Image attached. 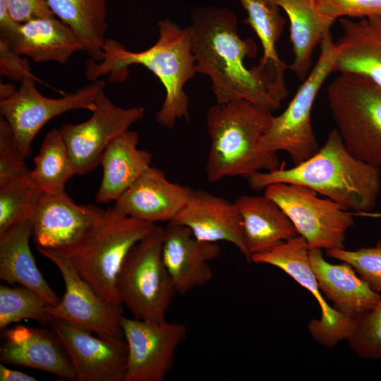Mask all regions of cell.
<instances>
[{
    "instance_id": "obj_1",
    "label": "cell",
    "mask_w": 381,
    "mask_h": 381,
    "mask_svg": "<svg viewBox=\"0 0 381 381\" xmlns=\"http://www.w3.org/2000/svg\"><path fill=\"white\" fill-rule=\"evenodd\" d=\"M188 26L197 73L209 77L217 104L243 99L271 111L278 101L266 77L256 66L248 68L246 58H253L257 47L238 32L236 14L214 6L194 8Z\"/></svg>"
},
{
    "instance_id": "obj_2",
    "label": "cell",
    "mask_w": 381,
    "mask_h": 381,
    "mask_svg": "<svg viewBox=\"0 0 381 381\" xmlns=\"http://www.w3.org/2000/svg\"><path fill=\"white\" fill-rule=\"evenodd\" d=\"M157 25V42L143 51L132 52L115 40H107L102 59L88 60L85 74L92 82L108 74L111 79L121 81L126 78L129 66H145L158 78L165 90L164 100L155 120L172 128L178 120L189 119L184 86L197 73L195 61L189 27L182 28L169 19L159 20Z\"/></svg>"
},
{
    "instance_id": "obj_3",
    "label": "cell",
    "mask_w": 381,
    "mask_h": 381,
    "mask_svg": "<svg viewBox=\"0 0 381 381\" xmlns=\"http://www.w3.org/2000/svg\"><path fill=\"white\" fill-rule=\"evenodd\" d=\"M247 179L255 191L278 183L306 186L356 212L373 210L381 190V169L353 157L336 128L328 133L318 152L301 163L258 171Z\"/></svg>"
},
{
    "instance_id": "obj_4",
    "label": "cell",
    "mask_w": 381,
    "mask_h": 381,
    "mask_svg": "<svg viewBox=\"0 0 381 381\" xmlns=\"http://www.w3.org/2000/svg\"><path fill=\"white\" fill-rule=\"evenodd\" d=\"M272 111L239 99L211 106L205 116L210 145L205 164L207 180L248 178L263 170L281 167L277 154L260 152V140L268 128Z\"/></svg>"
},
{
    "instance_id": "obj_5",
    "label": "cell",
    "mask_w": 381,
    "mask_h": 381,
    "mask_svg": "<svg viewBox=\"0 0 381 381\" xmlns=\"http://www.w3.org/2000/svg\"><path fill=\"white\" fill-rule=\"evenodd\" d=\"M327 98L349 152L381 169V87L361 75L339 73L328 87Z\"/></svg>"
},
{
    "instance_id": "obj_6",
    "label": "cell",
    "mask_w": 381,
    "mask_h": 381,
    "mask_svg": "<svg viewBox=\"0 0 381 381\" xmlns=\"http://www.w3.org/2000/svg\"><path fill=\"white\" fill-rule=\"evenodd\" d=\"M164 236V227L155 225L131 248L117 275L119 298L135 319L165 320L176 294L163 260Z\"/></svg>"
},
{
    "instance_id": "obj_7",
    "label": "cell",
    "mask_w": 381,
    "mask_h": 381,
    "mask_svg": "<svg viewBox=\"0 0 381 381\" xmlns=\"http://www.w3.org/2000/svg\"><path fill=\"white\" fill-rule=\"evenodd\" d=\"M155 225L110 207L90 240L68 259L98 294L112 304L123 305L116 289L119 272L131 248Z\"/></svg>"
},
{
    "instance_id": "obj_8",
    "label": "cell",
    "mask_w": 381,
    "mask_h": 381,
    "mask_svg": "<svg viewBox=\"0 0 381 381\" xmlns=\"http://www.w3.org/2000/svg\"><path fill=\"white\" fill-rule=\"evenodd\" d=\"M320 47L317 63L285 110L272 116L259 144L263 153L286 152L294 165L310 158L320 148L312 126V108L319 90L333 72L337 53L331 33L325 36Z\"/></svg>"
},
{
    "instance_id": "obj_9",
    "label": "cell",
    "mask_w": 381,
    "mask_h": 381,
    "mask_svg": "<svg viewBox=\"0 0 381 381\" xmlns=\"http://www.w3.org/2000/svg\"><path fill=\"white\" fill-rule=\"evenodd\" d=\"M317 193L301 185L278 183L267 186L264 194L284 212L310 249L343 248L346 233L354 224L353 215Z\"/></svg>"
},
{
    "instance_id": "obj_10",
    "label": "cell",
    "mask_w": 381,
    "mask_h": 381,
    "mask_svg": "<svg viewBox=\"0 0 381 381\" xmlns=\"http://www.w3.org/2000/svg\"><path fill=\"white\" fill-rule=\"evenodd\" d=\"M36 81L34 75L25 77L11 96L0 99L1 116L9 124L16 145L25 159L31 153L35 136L48 121L71 110L92 111L97 95L105 87L103 80H97L73 93L49 98L37 89Z\"/></svg>"
},
{
    "instance_id": "obj_11",
    "label": "cell",
    "mask_w": 381,
    "mask_h": 381,
    "mask_svg": "<svg viewBox=\"0 0 381 381\" xmlns=\"http://www.w3.org/2000/svg\"><path fill=\"white\" fill-rule=\"evenodd\" d=\"M105 210L92 205H77L66 193L42 191L30 222L36 248L69 258L92 237Z\"/></svg>"
},
{
    "instance_id": "obj_12",
    "label": "cell",
    "mask_w": 381,
    "mask_h": 381,
    "mask_svg": "<svg viewBox=\"0 0 381 381\" xmlns=\"http://www.w3.org/2000/svg\"><path fill=\"white\" fill-rule=\"evenodd\" d=\"M91 116L80 123H65L59 131L67 146L76 175L84 176L99 164L104 150L116 138L145 116L143 107L123 108L101 90Z\"/></svg>"
},
{
    "instance_id": "obj_13",
    "label": "cell",
    "mask_w": 381,
    "mask_h": 381,
    "mask_svg": "<svg viewBox=\"0 0 381 381\" xmlns=\"http://www.w3.org/2000/svg\"><path fill=\"white\" fill-rule=\"evenodd\" d=\"M309 250L306 239L297 235L268 252L252 255L250 262L279 268L316 298L321 308V317L310 320L308 328L317 342L331 348L350 338L356 320L328 305L310 267Z\"/></svg>"
},
{
    "instance_id": "obj_14",
    "label": "cell",
    "mask_w": 381,
    "mask_h": 381,
    "mask_svg": "<svg viewBox=\"0 0 381 381\" xmlns=\"http://www.w3.org/2000/svg\"><path fill=\"white\" fill-rule=\"evenodd\" d=\"M121 328L128 347L124 381H163L186 337L185 325L123 317Z\"/></svg>"
},
{
    "instance_id": "obj_15",
    "label": "cell",
    "mask_w": 381,
    "mask_h": 381,
    "mask_svg": "<svg viewBox=\"0 0 381 381\" xmlns=\"http://www.w3.org/2000/svg\"><path fill=\"white\" fill-rule=\"evenodd\" d=\"M59 269L65 291L59 303L49 306L54 318L79 325L96 334L123 338V305L109 303L78 273L67 258L36 248Z\"/></svg>"
},
{
    "instance_id": "obj_16",
    "label": "cell",
    "mask_w": 381,
    "mask_h": 381,
    "mask_svg": "<svg viewBox=\"0 0 381 381\" xmlns=\"http://www.w3.org/2000/svg\"><path fill=\"white\" fill-rule=\"evenodd\" d=\"M51 329L62 343L79 381H124L128 359L124 339L94 336L72 322L54 318Z\"/></svg>"
},
{
    "instance_id": "obj_17",
    "label": "cell",
    "mask_w": 381,
    "mask_h": 381,
    "mask_svg": "<svg viewBox=\"0 0 381 381\" xmlns=\"http://www.w3.org/2000/svg\"><path fill=\"white\" fill-rule=\"evenodd\" d=\"M220 254L218 243L197 239L185 226L170 222L164 227L163 260L178 294L207 284L213 277L208 262Z\"/></svg>"
},
{
    "instance_id": "obj_18",
    "label": "cell",
    "mask_w": 381,
    "mask_h": 381,
    "mask_svg": "<svg viewBox=\"0 0 381 381\" xmlns=\"http://www.w3.org/2000/svg\"><path fill=\"white\" fill-rule=\"evenodd\" d=\"M1 333V363L38 369L65 380H77L72 363L52 329L19 325Z\"/></svg>"
},
{
    "instance_id": "obj_19",
    "label": "cell",
    "mask_w": 381,
    "mask_h": 381,
    "mask_svg": "<svg viewBox=\"0 0 381 381\" xmlns=\"http://www.w3.org/2000/svg\"><path fill=\"white\" fill-rule=\"evenodd\" d=\"M171 222L188 227L198 240L231 243L250 262L241 215L234 202L202 189L193 190L188 202Z\"/></svg>"
},
{
    "instance_id": "obj_20",
    "label": "cell",
    "mask_w": 381,
    "mask_h": 381,
    "mask_svg": "<svg viewBox=\"0 0 381 381\" xmlns=\"http://www.w3.org/2000/svg\"><path fill=\"white\" fill-rule=\"evenodd\" d=\"M193 190L169 181L162 170L150 166L114 202V207L142 221L169 222L188 202Z\"/></svg>"
},
{
    "instance_id": "obj_21",
    "label": "cell",
    "mask_w": 381,
    "mask_h": 381,
    "mask_svg": "<svg viewBox=\"0 0 381 381\" xmlns=\"http://www.w3.org/2000/svg\"><path fill=\"white\" fill-rule=\"evenodd\" d=\"M0 37L16 53L36 62L66 64L75 53L85 51L78 36L56 16L17 24Z\"/></svg>"
},
{
    "instance_id": "obj_22",
    "label": "cell",
    "mask_w": 381,
    "mask_h": 381,
    "mask_svg": "<svg viewBox=\"0 0 381 381\" xmlns=\"http://www.w3.org/2000/svg\"><path fill=\"white\" fill-rule=\"evenodd\" d=\"M309 261L320 289L337 311L357 319L379 301L380 293L371 289L349 264L329 263L319 248L310 249Z\"/></svg>"
},
{
    "instance_id": "obj_23",
    "label": "cell",
    "mask_w": 381,
    "mask_h": 381,
    "mask_svg": "<svg viewBox=\"0 0 381 381\" xmlns=\"http://www.w3.org/2000/svg\"><path fill=\"white\" fill-rule=\"evenodd\" d=\"M333 72L368 78L381 87V16L356 20L341 18Z\"/></svg>"
},
{
    "instance_id": "obj_24",
    "label": "cell",
    "mask_w": 381,
    "mask_h": 381,
    "mask_svg": "<svg viewBox=\"0 0 381 381\" xmlns=\"http://www.w3.org/2000/svg\"><path fill=\"white\" fill-rule=\"evenodd\" d=\"M234 203L241 215L244 243L250 259L298 235L287 215L266 195H242Z\"/></svg>"
},
{
    "instance_id": "obj_25",
    "label": "cell",
    "mask_w": 381,
    "mask_h": 381,
    "mask_svg": "<svg viewBox=\"0 0 381 381\" xmlns=\"http://www.w3.org/2000/svg\"><path fill=\"white\" fill-rule=\"evenodd\" d=\"M139 140L137 132L128 130L107 146L100 159L103 172L97 202L116 201L151 166L152 155L138 148Z\"/></svg>"
},
{
    "instance_id": "obj_26",
    "label": "cell",
    "mask_w": 381,
    "mask_h": 381,
    "mask_svg": "<svg viewBox=\"0 0 381 381\" xmlns=\"http://www.w3.org/2000/svg\"><path fill=\"white\" fill-rule=\"evenodd\" d=\"M247 13L245 23L259 38L262 56L256 66L270 83L278 100L282 102L288 95L284 73L288 66L280 59L277 42L283 33L286 19L281 14L275 0H238Z\"/></svg>"
},
{
    "instance_id": "obj_27",
    "label": "cell",
    "mask_w": 381,
    "mask_h": 381,
    "mask_svg": "<svg viewBox=\"0 0 381 381\" xmlns=\"http://www.w3.org/2000/svg\"><path fill=\"white\" fill-rule=\"evenodd\" d=\"M32 235L30 220L19 222L0 234V279L35 291L54 306L60 298L36 265L30 247Z\"/></svg>"
},
{
    "instance_id": "obj_28",
    "label": "cell",
    "mask_w": 381,
    "mask_h": 381,
    "mask_svg": "<svg viewBox=\"0 0 381 381\" xmlns=\"http://www.w3.org/2000/svg\"><path fill=\"white\" fill-rule=\"evenodd\" d=\"M287 15L294 61L288 66L296 77L304 80L310 73L313 52L330 33L333 20L320 15L313 0H275Z\"/></svg>"
},
{
    "instance_id": "obj_29",
    "label": "cell",
    "mask_w": 381,
    "mask_h": 381,
    "mask_svg": "<svg viewBox=\"0 0 381 381\" xmlns=\"http://www.w3.org/2000/svg\"><path fill=\"white\" fill-rule=\"evenodd\" d=\"M108 0H46L54 15L78 36L90 59L103 57L107 31Z\"/></svg>"
},
{
    "instance_id": "obj_30",
    "label": "cell",
    "mask_w": 381,
    "mask_h": 381,
    "mask_svg": "<svg viewBox=\"0 0 381 381\" xmlns=\"http://www.w3.org/2000/svg\"><path fill=\"white\" fill-rule=\"evenodd\" d=\"M34 164L30 176L37 186L47 193H66V183L76 174L59 129H52L47 133L34 159Z\"/></svg>"
},
{
    "instance_id": "obj_31",
    "label": "cell",
    "mask_w": 381,
    "mask_h": 381,
    "mask_svg": "<svg viewBox=\"0 0 381 381\" xmlns=\"http://www.w3.org/2000/svg\"><path fill=\"white\" fill-rule=\"evenodd\" d=\"M50 305L35 291L21 286L0 285V330L25 319L50 325Z\"/></svg>"
},
{
    "instance_id": "obj_32",
    "label": "cell",
    "mask_w": 381,
    "mask_h": 381,
    "mask_svg": "<svg viewBox=\"0 0 381 381\" xmlns=\"http://www.w3.org/2000/svg\"><path fill=\"white\" fill-rule=\"evenodd\" d=\"M30 174L0 187V234L30 217L42 193Z\"/></svg>"
},
{
    "instance_id": "obj_33",
    "label": "cell",
    "mask_w": 381,
    "mask_h": 381,
    "mask_svg": "<svg viewBox=\"0 0 381 381\" xmlns=\"http://www.w3.org/2000/svg\"><path fill=\"white\" fill-rule=\"evenodd\" d=\"M356 320L349 346L361 358L381 359V293L377 303Z\"/></svg>"
},
{
    "instance_id": "obj_34",
    "label": "cell",
    "mask_w": 381,
    "mask_h": 381,
    "mask_svg": "<svg viewBox=\"0 0 381 381\" xmlns=\"http://www.w3.org/2000/svg\"><path fill=\"white\" fill-rule=\"evenodd\" d=\"M328 256L349 264L374 291L381 293V241L356 250H327Z\"/></svg>"
},
{
    "instance_id": "obj_35",
    "label": "cell",
    "mask_w": 381,
    "mask_h": 381,
    "mask_svg": "<svg viewBox=\"0 0 381 381\" xmlns=\"http://www.w3.org/2000/svg\"><path fill=\"white\" fill-rule=\"evenodd\" d=\"M25 158L18 149L8 122L0 117V187L22 176L29 175Z\"/></svg>"
},
{
    "instance_id": "obj_36",
    "label": "cell",
    "mask_w": 381,
    "mask_h": 381,
    "mask_svg": "<svg viewBox=\"0 0 381 381\" xmlns=\"http://www.w3.org/2000/svg\"><path fill=\"white\" fill-rule=\"evenodd\" d=\"M322 16L334 21L339 18L358 19L381 16V0H313Z\"/></svg>"
},
{
    "instance_id": "obj_37",
    "label": "cell",
    "mask_w": 381,
    "mask_h": 381,
    "mask_svg": "<svg viewBox=\"0 0 381 381\" xmlns=\"http://www.w3.org/2000/svg\"><path fill=\"white\" fill-rule=\"evenodd\" d=\"M0 73L11 80L21 82L25 77L32 75L28 61L23 59L0 37Z\"/></svg>"
},
{
    "instance_id": "obj_38",
    "label": "cell",
    "mask_w": 381,
    "mask_h": 381,
    "mask_svg": "<svg viewBox=\"0 0 381 381\" xmlns=\"http://www.w3.org/2000/svg\"><path fill=\"white\" fill-rule=\"evenodd\" d=\"M10 16L21 24L35 19L55 16L46 0H4Z\"/></svg>"
},
{
    "instance_id": "obj_39",
    "label": "cell",
    "mask_w": 381,
    "mask_h": 381,
    "mask_svg": "<svg viewBox=\"0 0 381 381\" xmlns=\"http://www.w3.org/2000/svg\"><path fill=\"white\" fill-rule=\"evenodd\" d=\"M37 379L23 372L13 370L0 364V381H36Z\"/></svg>"
},
{
    "instance_id": "obj_40",
    "label": "cell",
    "mask_w": 381,
    "mask_h": 381,
    "mask_svg": "<svg viewBox=\"0 0 381 381\" xmlns=\"http://www.w3.org/2000/svg\"><path fill=\"white\" fill-rule=\"evenodd\" d=\"M17 24L10 16L4 0H0V32L8 31Z\"/></svg>"
},
{
    "instance_id": "obj_41",
    "label": "cell",
    "mask_w": 381,
    "mask_h": 381,
    "mask_svg": "<svg viewBox=\"0 0 381 381\" xmlns=\"http://www.w3.org/2000/svg\"><path fill=\"white\" fill-rule=\"evenodd\" d=\"M15 87L11 83L0 84V99H4L11 96L15 91Z\"/></svg>"
}]
</instances>
